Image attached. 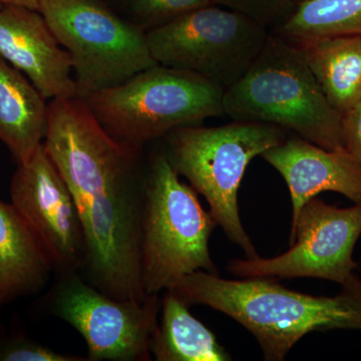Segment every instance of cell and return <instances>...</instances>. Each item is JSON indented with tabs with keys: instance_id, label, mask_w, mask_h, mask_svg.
<instances>
[{
	"instance_id": "6da1fadb",
	"label": "cell",
	"mask_w": 361,
	"mask_h": 361,
	"mask_svg": "<svg viewBox=\"0 0 361 361\" xmlns=\"http://www.w3.org/2000/svg\"><path fill=\"white\" fill-rule=\"evenodd\" d=\"M44 146L77 205L89 283L118 300H144L142 152L113 139L80 97L49 101Z\"/></svg>"
},
{
	"instance_id": "7a4b0ae2",
	"label": "cell",
	"mask_w": 361,
	"mask_h": 361,
	"mask_svg": "<svg viewBox=\"0 0 361 361\" xmlns=\"http://www.w3.org/2000/svg\"><path fill=\"white\" fill-rule=\"evenodd\" d=\"M171 291L189 306L207 305L236 320L255 337L268 361L283 360L311 332L361 331L360 277L336 295L313 296L284 288L273 279L228 280L196 271Z\"/></svg>"
},
{
	"instance_id": "3957f363",
	"label": "cell",
	"mask_w": 361,
	"mask_h": 361,
	"mask_svg": "<svg viewBox=\"0 0 361 361\" xmlns=\"http://www.w3.org/2000/svg\"><path fill=\"white\" fill-rule=\"evenodd\" d=\"M225 116L271 123L329 149H344L341 114L329 104L302 54L270 33L250 68L224 90Z\"/></svg>"
},
{
	"instance_id": "277c9868",
	"label": "cell",
	"mask_w": 361,
	"mask_h": 361,
	"mask_svg": "<svg viewBox=\"0 0 361 361\" xmlns=\"http://www.w3.org/2000/svg\"><path fill=\"white\" fill-rule=\"evenodd\" d=\"M179 177L164 149L145 170L141 272L147 296L171 290L196 271L219 275L209 249L217 223Z\"/></svg>"
},
{
	"instance_id": "5b68a950",
	"label": "cell",
	"mask_w": 361,
	"mask_h": 361,
	"mask_svg": "<svg viewBox=\"0 0 361 361\" xmlns=\"http://www.w3.org/2000/svg\"><path fill=\"white\" fill-rule=\"evenodd\" d=\"M223 96L224 90L205 78L157 65L80 99L113 139L142 152L176 129L225 116Z\"/></svg>"
},
{
	"instance_id": "8992f818",
	"label": "cell",
	"mask_w": 361,
	"mask_h": 361,
	"mask_svg": "<svg viewBox=\"0 0 361 361\" xmlns=\"http://www.w3.org/2000/svg\"><path fill=\"white\" fill-rule=\"evenodd\" d=\"M286 137L278 126L240 121L221 127L188 126L164 137L171 165L206 199L217 226L248 259L258 254L240 218V185L250 161Z\"/></svg>"
},
{
	"instance_id": "52a82bcc",
	"label": "cell",
	"mask_w": 361,
	"mask_h": 361,
	"mask_svg": "<svg viewBox=\"0 0 361 361\" xmlns=\"http://www.w3.org/2000/svg\"><path fill=\"white\" fill-rule=\"evenodd\" d=\"M39 11L70 54L78 97L121 85L158 65L146 32L104 0H39Z\"/></svg>"
},
{
	"instance_id": "ba28073f",
	"label": "cell",
	"mask_w": 361,
	"mask_h": 361,
	"mask_svg": "<svg viewBox=\"0 0 361 361\" xmlns=\"http://www.w3.org/2000/svg\"><path fill=\"white\" fill-rule=\"evenodd\" d=\"M146 35L158 65L196 73L225 90L245 75L270 32L242 14L208 4Z\"/></svg>"
},
{
	"instance_id": "9c48e42d",
	"label": "cell",
	"mask_w": 361,
	"mask_h": 361,
	"mask_svg": "<svg viewBox=\"0 0 361 361\" xmlns=\"http://www.w3.org/2000/svg\"><path fill=\"white\" fill-rule=\"evenodd\" d=\"M361 235V203L349 208L314 197L291 224V248L274 258L235 259L228 271L240 279L318 278L345 286L357 278L353 259Z\"/></svg>"
},
{
	"instance_id": "30bf717a",
	"label": "cell",
	"mask_w": 361,
	"mask_h": 361,
	"mask_svg": "<svg viewBox=\"0 0 361 361\" xmlns=\"http://www.w3.org/2000/svg\"><path fill=\"white\" fill-rule=\"evenodd\" d=\"M56 313L84 337L89 360H151L149 341L158 325L159 295L118 300L80 278L61 284Z\"/></svg>"
},
{
	"instance_id": "8fae6325",
	"label": "cell",
	"mask_w": 361,
	"mask_h": 361,
	"mask_svg": "<svg viewBox=\"0 0 361 361\" xmlns=\"http://www.w3.org/2000/svg\"><path fill=\"white\" fill-rule=\"evenodd\" d=\"M11 196L13 205L49 254L54 269L71 273L82 268L85 244L77 205L44 142L30 160L18 164Z\"/></svg>"
},
{
	"instance_id": "7c38bea8",
	"label": "cell",
	"mask_w": 361,
	"mask_h": 361,
	"mask_svg": "<svg viewBox=\"0 0 361 361\" xmlns=\"http://www.w3.org/2000/svg\"><path fill=\"white\" fill-rule=\"evenodd\" d=\"M0 56L26 75L47 101L78 97L70 54L39 11L0 7Z\"/></svg>"
},
{
	"instance_id": "4fadbf2b",
	"label": "cell",
	"mask_w": 361,
	"mask_h": 361,
	"mask_svg": "<svg viewBox=\"0 0 361 361\" xmlns=\"http://www.w3.org/2000/svg\"><path fill=\"white\" fill-rule=\"evenodd\" d=\"M260 157L286 182L292 202L291 224L303 206L322 192H336L361 203V164L345 149L322 148L296 135Z\"/></svg>"
},
{
	"instance_id": "5bb4252c",
	"label": "cell",
	"mask_w": 361,
	"mask_h": 361,
	"mask_svg": "<svg viewBox=\"0 0 361 361\" xmlns=\"http://www.w3.org/2000/svg\"><path fill=\"white\" fill-rule=\"evenodd\" d=\"M54 269L39 240L11 204L0 201V310L39 291Z\"/></svg>"
},
{
	"instance_id": "9a60e30c",
	"label": "cell",
	"mask_w": 361,
	"mask_h": 361,
	"mask_svg": "<svg viewBox=\"0 0 361 361\" xmlns=\"http://www.w3.org/2000/svg\"><path fill=\"white\" fill-rule=\"evenodd\" d=\"M49 104L20 71L0 56V141L16 164L32 158L44 141Z\"/></svg>"
},
{
	"instance_id": "2e32d148",
	"label": "cell",
	"mask_w": 361,
	"mask_h": 361,
	"mask_svg": "<svg viewBox=\"0 0 361 361\" xmlns=\"http://www.w3.org/2000/svg\"><path fill=\"white\" fill-rule=\"evenodd\" d=\"M291 42L298 47L327 101L338 113L342 115L360 101L361 35Z\"/></svg>"
},
{
	"instance_id": "e0dca14e",
	"label": "cell",
	"mask_w": 361,
	"mask_h": 361,
	"mask_svg": "<svg viewBox=\"0 0 361 361\" xmlns=\"http://www.w3.org/2000/svg\"><path fill=\"white\" fill-rule=\"evenodd\" d=\"M161 317L149 341L158 361H229L217 337L190 313L189 305L171 290L161 300Z\"/></svg>"
},
{
	"instance_id": "ac0fdd59",
	"label": "cell",
	"mask_w": 361,
	"mask_h": 361,
	"mask_svg": "<svg viewBox=\"0 0 361 361\" xmlns=\"http://www.w3.org/2000/svg\"><path fill=\"white\" fill-rule=\"evenodd\" d=\"M273 33L291 42L361 35V0L304 2L297 6L290 18Z\"/></svg>"
},
{
	"instance_id": "d6986e66",
	"label": "cell",
	"mask_w": 361,
	"mask_h": 361,
	"mask_svg": "<svg viewBox=\"0 0 361 361\" xmlns=\"http://www.w3.org/2000/svg\"><path fill=\"white\" fill-rule=\"evenodd\" d=\"M130 25L145 32L165 25L178 16L198 7L211 4V0H104Z\"/></svg>"
},
{
	"instance_id": "ffe728a7",
	"label": "cell",
	"mask_w": 361,
	"mask_h": 361,
	"mask_svg": "<svg viewBox=\"0 0 361 361\" xmlns=\"http://www.w3.org/2000/svg\"><path fill=\"white\" fill-rule=\"evenodd\" d=\"M211 4L242 14L270 33L281 27L297 7L292 0H211Z\"/></svg>"
},
{
	"instance_id": "44dd1931",
	"label": "cell",
	"mask_w": 361,
	"mask_h": 361,
	"mask_svg": "<svg viewBox=\"0 0 361 361\" xmlns=\"http://www.w3.org/2000/svg\"><path fill=\"white\" fill-rule=\"evenodd\" d=\"M0 360L4 361H82L78 356L61 355L37 342L23 336L6 337L0 341Z\"/></svg>"
},
{
	"instance_id": "7402d4cb",
	"label": "cell",
	"mask_w": 361,
	"mask_h": 361,
	"mask_svg": "<svg viewBox=\"0 0 361 361\" xmlns=\"http://www.w3.org/2000/svg\"><path fill=\"white\" fill-rule=\"evenodd\" d=\"M344 149L361 164V99L341 115Z\"/></svg>"
},
{
	"instance_id": "603a6c76",
	"label": "cell",
	"mask_w": 361,
	"mask_h": 361,
	"mask_svg": "<svg viewBox=\"0 0 361 361\" xmlns=\"http://www.w3.org/2000/svg\"><path fill=\"white\" fill-rule=\"evenodd\" d=\"M23 6L39 11V0H0V7Z\"/></svg>"
},
{
	"instance_id": "cb8c5ba5",
	"label": "cell",
	"mask_w": 361,
	"mask_h": 361,
	"mask_svg": "<svg viewBox=\"0 0 361 361\" xmlns=\"http://www.w3.org/2000/svg\"><path fill=\"white\" fill-rule=\"evenodd\" d=\"M296 6H299V4H304V2L310 1V0H292Z\"/></svg>"
}]
</instances>
